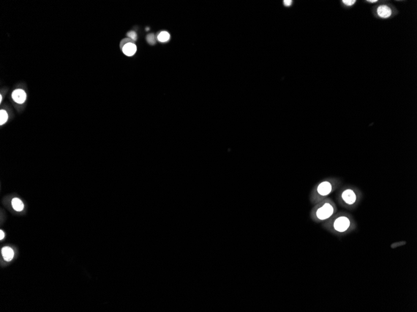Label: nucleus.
<instances>
[{
    "mask_svg": "<svg viewBox=\"0 0 417 312\" xmlns=\"http://www.w3.org/2000/svg\"><path fill=\"white\" fill-rule=\"evenodd\" d=\"M334 209L329 203H325L320 206L315 211V216L319 221H324L330 217L334 214Z\"/></svg>",
    "mask_w": 417,
    "mask_h": 312,
    "instance_id": "nucleus-1",
    "label": "nucleus"
},
{
    "mask_svg": "<svg viewBox=\"0 0 417 312\" xmlns=\"http://www.w3.org/2000/svg\"><path fill=\"white\" fill-rule=\"evenodd\" d=\"M350 226V221L347 217L340 216L334 223V228L335 231L339 232H345Z\"/></svg>",
    "mask_w": 417,
    "mask_h": 312,
    "instance_id": "nucleus-2",
    "label": "nucleus"
},
{
    "mask_svg": "<svg viewBox=\"0 0 417 312\" xmlns=\"http://www.w3.org/2000/svg\"><path fill=\"white\" fill-rule=\"evenodd\" d=\"M332 190V184L327 181L320 183L317 187L316 193L320 196H326L329 195Z\"/></svg>",
    "mask_w": 417,
    "mask_h": 312,
    "instance_id": "nucleus-3",
    "label": "nucleus"
},
{
    "mask_svg": "<svg viewBox=\"0 0 417 312\" xmlns=\"http://www.w3.org/2000/svg\"><path fill=\"white\" fill-rule=\"evenodd\" d=\"M342 198L348 205L354 204L357 200V196L355 193L350 189L345 190L342 193Z\"/></svg>",
    "mask_w": 417,
    "mask_h": 312,
    "instance_id": "nucleus-4",
    "label": "nucleus"
},
{
    "mask_svg": "<svg viewBox=\"0 0 417 312\" xmlns=\"http://www.w3.org/2000/svg\"><path fill=\"white\" fill-rule=\"evenodd\" d=\"M12 98L18 104H23L26 99V92L22 89H16L12 93Z\"/></svg>",
    "mask_w": 417,
    "mask_h": 312,
    "instance_id": "nucleus-5",
    "label": "nucleus"
},
{
    "mask_svg": "<svg viewBox=\"0 0 417 312\" xmlns=\"http://www.w3.org/2000/svg\"><path fill=\"white\" fill-rule=\"evenodd\" d=\"M137 51V47L135 44L133 43H129L126 44L122 47L123 53L127 56H133L135 54Z\"/></svg>",
    "mask_w": 417,
    "mask_h": 312,
    "instance_id": "nucleus-6",
    "label": "nucleus"
},
{
    "mask_svg": "<svg viewBox=\"0 0 417 312\" xmlns=\"http://www.w3.org/2000/svg\"><path fill=\"white\" fill-rule=\"evenodd\" d=\"M378 15L381 18H387L392 14L391 9L387 6H381L377 9Z\"/></svg>",
    "mask_w": 417,
    "mask_h": 312,
    "instance_id": "nucleus-7",
    "label": "nucleus"
},
{
    "mask_svg": "<svg viewBox=\"0 0 417 312\" xmlns=\"http://www.w3.org/2000/svg\"><path fill=\"white\" fill-rule=\"evenodd\" d=\"M2 254L6 261H10L14 257V251L9 247H5L2 249Z\"/></svg>",
    "mask_w": 417,
    "mask_h": 312,
    "instance_id": "nucleus-8",
    "label": "nucleus"
},
{
    "mask_svg": "<svg viewBox=\"0 0 417 312\" xmlns=\"http://www.w3.org/2000/svg\"><path fill=\"white\" fill-rule=\"evenodd\" d=\"M12 206L16 211H21L24 209V204L19 198H14L11 202Z\"/></svg>",
    "mask_w": 417,
    "mask_h": 312,
    "instance_id": "nucleus-9",
    "label": "nucleus"
},
{
    "mask_svg": "<svg viewBox=\"0 0 417 312\" xmlns=\"http://www.w3.org/2000/svg\"><path fill=\"white\" fill-rule=\"evenodd\" d=\"M170 39V35L167 31H162L157 35V39L161 43H166Z\"/></svg>",
    "mask_w": 417,
    "mask_h": 312,
    "instance_id": "nucleus-10",
    "label": "nucleus"
},
{
    "mask_svg": "<svg viewBox=\"0 0 417 312\" xmlns=\"http://www.w3.org/2000/svg\"><path fill=\"white\" fill-rule=\"evenodd\" d=\"M8 118V115L7 112L4 110H1L0 111V125H2L5 123Z\"/></svg>",
    "mask_w": 417,
    "mask_h": 312,
    "instance_id": "nucleus-11",
    "label": "nucleus"
},
{
    "mask_svg": "<svg viewBox=\"0 0 417 312\" xmlns=\"http://www.w3.org/2000/svg\"><path fill=\"white\" fill-rule=\"evenodd\" d=\"M146 39H147V43H148L149 44H151V45H154V44H155V43H156L155 39V36H154V35L153 34H149V35H148L147 36Z\"/></svg>",
    "mask_w": 417,
    "mask_h": 312,
    "instance_id": "nucleus-12",
    "label": "nucleus"
},
{
    "mask_svg": "<svg viewBox=\"0 0 417 312\" xmlns=\"http://www.w3.org/2000/svg\"><path fill=\"white\" fill-rule=\"evenodd\" d=\"M127 36L134 41H136L138 39L137 34L134 32V31H130V32H128L127 34Z\"/></svg>",
    "mask_w": 417,
    "mask_h": 312,
    "instance_id": "nucleus-13",
    "label": "nucleus"
},
{
    "mask_svg": "<svg viewBox=\"0 0 417 312\" xmlns=\"http://www.w3.org/2000/svg\"><path fill=\"white\" fill-rule=\"evenodd\" d=\"M342 2L345 5L350 6H352L353 5H354L356 1H355V0H343V1H342Z\"/></svg>",
    "mask_w": 417,
    "mask_h": 312,
    "instance_id": "nucleus-14",
    "label": "nucleus"
},
{
    "mask_svg": "<svg viewBox=\"0 0 417 312\" xmlns=\"http://www.w3.org/2000/svg\"><path fill=\"white\" fill-rule=\"evenodd\" d=\"M283 5L285 6H290L292 3V1H291V0H289V1H288V0H285V1H283Z\"/></svg>",
    "mask_w": 417,
    "mask_h": 312,
    "instance_id": "nucleus-15",
    "label": "nucleus"
},
{
    "mask_svg": "<svg viewBox=\"0 0 417 312\" xmlns=\"http://www.w3.org/2000/svg\"><path fill=\"white\" fill-rule=\"evenodd\" d=\"M5 237V233L3 231H0V239L2 240Z\"/></svg>",
    "mask_w": 417,
    "mask_h": 312,
    "instance_id": "nucleus-16",
    "label": "nucleus"
},
{
    "mask_svg": "<svg viewBox=\"0 0 417 312\" xmlns=\"http://www.w3.org/2000/svg\"><path fill=\"white\" fill-rule=\"evenodd\" d=\"M368 2H370V3H375V2H377V0H369V1H368Z\"/></svg>",
    "mask_w": 417,
    "mask_h": 312,
    "instance_id": "nucleus-17",
    "label": "nucleus"
},
{
    "mask_svg": "<svg viewBox=\"0 0 417 312\" xmlns=\"http://www.w3.org/2000/svg\"><path fill=\"white\" fill-rule=\"evenodd\" d=\"M2 96L1 95L0 96V102L2 103Z\"/></svg>",
    "mask_w": 417,
    "mask_h": 312,
    "instance_id": "nucleus-18",
    "label": "nucleus"
}]
</instances>
